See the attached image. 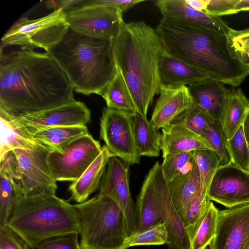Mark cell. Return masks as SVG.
Returning a JSON list of instances; mask_svg holds the SVG:
<instances>
[{"label":"cell","instance_id":"6da1fadb","mask_svg":"<svg viewBox=\"0 0 249 249\" xmlns=\"http://www.w3.org/2000/svg\"><path fill=\"white\" fill-rule=\"evenodd\" d=\"M66 75L47 53L0 54V114L17 118L75 101Z\"/></svg>","mask_w":249,"mask_h":249},{"label":"cell","instance_id":"7a4b0ae2","mask_svg":"<svg viewBox=\"0 0 249 249\" xmlns=\"http://www.w3.org/2000/svg\"><path fill=\"white\" fill-rule=\"evenodd\" d=\"M156 30L166 52L211 79L238 87L249 74V70L231 52L227 37L164 17Z\"/></svg>","mask_w":249,"mask_h":249},{"label":"cell","instance_id":"3957f363","mask_svg":"<svg viewBox=\"0 0 249 249\" xmlns=\"http://www.w3.org/2000/svg\"><path fill=\"white\" fill-rule=\"evenodd\" d=\"M117 71L129 92L136 113L147 118L162 85L159 59L163 50L155 29L143 21L122 24L112 40Z\"/></svg>","mask_w":249,"mask_h":249},{"label":"cell","instance_id":"277c9868","mask_svg":"<svg viewBox=\"0 0 249 249\" xmlns=\"http://www.w3.org/2000/svg\"><path fill=\"white\" fill-rule=\"evenodd\" d=\"M46 52L79 93L102 96L117 73L110 40L89 36L69 28L61 40Z\"/></svg>","mask_w":249,"mask_h":249},{"label":"cell","instance_id":"5b68a950","mask_svg":"<svg viewBox=\"0 0 249 249\" xmlns=\"http://www.w3.org/2000/svg\"><path fill=\"white\" fill-rule=\"evenodd\" d=\"M7 225L31 249H37L48 238L80 231L75 205L55 195L20 197L15 202Z\"/></svg>","mask_w":249,"mask_h":249},{"label":"cell","instance_id":"8992f818","mask_svg":"<svg viewBox=\"0 0 249 249\" xmlns=\"http://www.w3.org/2000/svg\"><path fill=\"white\" fill-rule=\"evenodd\" d=\"M74 205L79 216L82 249H122L128 236L127 223L111 198L98 193Z\"/></svg>","mask_w":249,"mask_h":249},{"label":"cell","instance_id":"52a82bcc","mask_svg":"<svg viewBox=\"0 0 249 249\" xmlns=\"http://www.w3.org/2000/svg\"><path fill=\"white\" fill-rule=\"evenodd\" d=\"M51 152L48 147L41 145L31 150L14 149L0 159V167L10 173L22 196L55 195L56 181L47 162Z\"/></svg>","mask_w":249,"mask_h":249},{"label":"cell","instance_id":"ba28073f","mask_svg":"<svg viewBox=\"0 0 249 249\" xmlns=\"http://www.w3.org/2000/svg\"><path fill=\"white\" fill-rule=\"evenodd\" d=\"M69 28L62 9L35 19L21 18L1 37L0 50L16 46L23 50L41 48L47 52L61 40Z\"/></svg>","mask_w":249,"mask_h":249},{"label":"cell","instance_id":"9c48e42d","mask_svg":"<svg viewBox=\"0 0 249 249\" xmlns=\"http://www.w3.org/2000/svg\"><path fill=\"white\" fill-rule=\"evenodd\" d=\"M135 113L105 107L100 118V137L109 152L129 165L140 161L132 118Z\"/></svg>","mask_w":249,"mask_h":249},{"label":"cell","instance_id":"30bf717a","mask_svg":"<svg viewBox=\"0 0 249 249\" xmlns=\"http://www.w3.org/2000/svg\"><path fill=\"white\" fill-rule=\"evenodd\" d=\"M102 149L99 141L89 134L72 142L61 153L51 152L47 162L53 177L56 181H76Z\"/></svg>","mask_w":249,"mask_h":249},{"label":"cell","instance_id":"8fae6325","mask_svg":"<svg viewBox=\"0 0 249 249\" xmlns=\"http://www.w3.org/2000/svg\"><path fill=\"white\" fill-rule=\"evenodd\" d=\"M70 28L73 31L95 38L112 40L124 21L123 14L112 7L83 5L65 13Z\"/></svg>","mask_w":249,"mask_h":249},{"label":"cell","instance_id":"7c38bea8","mask_svg":"<svg viewBox=\"0 0 249 249\" xmlns=\"http://www.w3.org/2000/svg\"><path fill=\"white\" fill-rule=\"evenodd\" d=\"M129 165L117 157H111L101 179L99 193L109 197L119 206L125 217L128 236L136 232L138 225L136 205L129 189Z\"/></svg>","mask_w":249,"mask_h":249},{"label":"cell","instance_id":"4fadbf2b","mask_svg":"<svg viewBox=\"0 0 249 249\" xmlns=\"http://www.w3.org/2000/svg\"><path fill=\"white\" fill-rule=\"evenodd\" d=\"M7 119L20 132L27 135L46 128L64 126H85L90 121V112L82 102L69 104L17 118ZM30 136V135H29Z\"/></svg>","mask_w":249,"mask_h":249},{"label":"cell","instance_id":"5bb4252c","mask_svg":"<svg viewBox=\"0 0 249 249\" xmlns=\"http://www.w3.org/2000/svg\"><path fill=\"white\" fill-rule=\"evenodd\" d=\"M208 196L228 208L249 203V174L230 161L220 165L211 181Z\"/></svg>","mask_w":249,"mask_h":249},{"label":"cell","instance_id":"9a60e30c","mask_svg":"<svg viewBox=\"0 0 249 249\" xmlns=\"http://www.w3.org/2000/svg\"><path fill=\"white\" fill-rule=\"evenodd\" d=\"M209 249H249V203L219 210L216 234Z\"/></svg>","mask_w":249,"mask_h":249},{"label":"cell","instance_id":"2e32d148","mask_svg":"<svg viewBox=\"0 0 249 249\" xmlns=\"http://www.w3.org/2000/svg\"><path fill=\"white\" fill-rule=\"evenodd\" d=\"M156 5L164 18L181 21L227 37L231 28L219 17L191 7L185 0H159Z\"/></svg>","mask_w":249,"mask_h":249},{"label":"cell","instance_id":"e0dca14e","mask_svg":"<svg viewBox=\"0 0 249 249\" xmlns=\"http://www.w3.org/2000/svg\"><path fill=\"white\" fill-rule=\"evenodd\" d=\"M150 122L157 129L171 124L182 112L196 104L187 86L161 85Z\"/></svg>","mask_w":249,"mask_h":249},{"label":"cell","instance_id":"ac0fdd59","mask_svg":"<svg viewBox=\"0 0 249 249\" xmlns=\"http://www.w3.org/2000/svg\"><path fill=\"white\" fill-rule=\"evenodd\" d=\"M157 186L160 220L165 224L168 231L167 246L169 249H190L184 225L173 204L161 164L158 170Z\"/></svg>","mask_w":249,"mask_h":249},{"label":"cell","instance_id":"d6986e66","mask_svg":"<svg viewBox=\"0 0 249 249\" xmlns=\"http://www.w3.org/2000/svg\"><path fill=\"white\" fill-rule=\"evenodd\" d=\"M160 164L157 161L149 170L138 196L136 205L138 225L136 232L142 231L161 221L157 186Z\"/></svg>","mask_w":249,"mask_h":249},{"label":"cell","instance_id":"ffe728a7","mask_svg":"<svg viewBox=\"0 0 249 249\" xmlns=\"http://www.w3.org/2000/svg\"><path fill=\"white\" fill-rule=\"evenodd\" d=\"M159 69L161 84L168 87H189L210 78L198 69L170 55L164 49L160 55Z\"/></svg>","mask_w":249,"mask_h":249},{"label":"cell","instance_id":"44dd1931","mask_svg":"<svg viewBox=\"0 0 249 249\" xmlns=\"http://www.w3.org/2000/svg\"><path fill=\"white\" fill-rule=\"evenodd\" d=\"M161 129L162 157L168 154L189 153L199 149L213 151L203 137L181 124L172 123Z\"/></svg>","mask_w":249,"mask_h":249},{"label":"cell","instance_id":"7402d4cb","mask_svg":"<svg viewBox=\"0 0 249 249\" xmlns=\"http://www.w3.org/2000/svg\"><path fill=\"white\" fill-rule=\"evenodd\" d=\"M114 157L105 145L96 159L80 177L69 187L71 200L78 203L86 201L89 196L99 187L109 159Z\"/></svg>","mask_w":249,"mask_h":249},{"label":"cell","instance_id":"603a6c76","mask_svg":"<svg viewBox=\"0 0 249 249\" xmlns=\"http://www.w3.org/2000/svg\"><path fill=\"white\" fill-rule=\"evenodd\" d=\"M224 85L208 78L188 87L195 104L207 111L216 121L220 120L228 91Z\"/></svg>","mask_w":249,"mask_h":249},{"label":"cell","instance_id":"cb8c5ba5","mask_svg":"<svg viewBox=\"0 0 249 249\" xmlns=\"http://www.w3.org/2000/svg\"><path fill=\"white\" fill-rule=\"evenodd\" d=\"M249 110V100L241 89H228L219 120L225 140L230 139L242 125Z\"/></svg>","mask_w":249,"mask_h":249},{"label":"cell","instance_id":"d4e9b609","mask_svg":"<svg viewBox=\"0 0 249 249\" xmlns=\"http://www.w3.org/2000/svg\"><path fill=\"white\" fill-rule=\"evenodd\" d=\"M167 184L173 204L179 215L194 197L203 193L196 161L189 170Z\"/></svg>","mask_w":249,"mask_h":249},{"label":"cell","instance_id":"484cf974","mask_svg":"<svg viewBox=\"0 0 249 249\" xmlns=\"http://www.w3.org/2000/svg\"><path fill=\"white\" fill-rule=\"evenodd\" d=\"M219 210L210 202L196 220L185 227L190 249H206L216 234Z\"/></svg>","mask_w":249,"mask_h":249},{"label":"cell","instance_id":"4316f807","mask_svg":"<svg viewBox=\"0 0 249 249\" xmlns=\"http://www.w3.org/2000/svg\"><path fill=\"white\" fill-rule=\"evenodd\" d=\"M132 126L137 152L140 156L158 157L161 150L162 135L149 121L137 113L132 118Z\"/></svg>","mask_w":249,"mask_h":249},{"label":"cell","instance_id":"83f0119b","mask_svg":"<svg viewBox=\"0 0 249 249\" xmlns=\"http://www.w3.org/2000/svg\"><path fill=\"white\" fill-rule=\"evenodd\" d=\"M89 134L86 125L64 126L46 128L29 135L52 152L61 153L72 142Z\"/></svg>","mask_w":249,"mask_h":249},{"label":"cell","instance_id":"f1b7e54d","mask_svg":"<svg viewBox=\"0 0 249 249\" xmlns=\"http://www.w3.org/2000/svg\"><path fill=\"white\" fill-rule=\"evenodd\" d=\"M0 159L15 149L31 150L43 145L30 136L23 134L3 116L0 115Z\"/></svg>","mask_w":249,"mask_h":249},{"label":"cell","instance_id":"f546056e","mask_svg":"<svg viewBox=\"0 0 249 249\" xmlns=\"http://www.w3.org/2000/svg\"><path fill=\"white\" fill-rule=\"evenodd\" d=\"M21 196L11 175L0 167V226L7 225L16 200Z\"/></svg>","mask_w":249,"mask_h":249},{"label":"cell","instance_id":"4dcf8cb0","mask_svg":"<svg viewBox=\"0 0 249 249\" xmlns=\"http://www.w3.org/2000/svg\"><path fill=\"white\" fill-rule=\"evenodd\" d=\"M102 96L109 108L136 113L127 88L117 71Z\"/></svg>","mask_w":249,"mask_h":249},{"label":"cell","instance_id":"1f68e13d","mask_svg":"<svg viewBox=\"0 0 249 249\" xmlns=\"http://www.w3.org/2000/svg\"><path fill=\"white\" fill-rule=\"evenodd\" d=\"M168 243L167 227L164 222L160 221L142 231L135 232L128 236L122 249L140 246L167 245Z\"/></svg>","mask_w":249,"mask_h":249},{"label":"cell","instance_id":"d6a6232c","mask_svg":"<svg viewBox=\"0 0 249 249\" xmlns=\"http://www.w3.org/2000/svg\"><path fill=\"white\" fill-rule=\"evenodd\" d=\"M193 155L200 174L203 194L209 198L211 181L220 165L219 159L215 153L210 149L197 150L193 152Z\"/></svg>","mask_w":249,"mask_h":249},{"label":"cell","instance_id":"836d02e7","mask_svg":"<svg viewBox=\"0 0 249 249\" xmlns=\"http://www.w3.org/2000/svg\"><path fill=\"white\" fill-rule=\"evenodd\" d=\"M225 147L230 161L249 174V147L241 125L230 139L225 140Z\"/></svg>","mask_w":249,"mask_h":249},{"label":"cell","instance_id":"e575fe53","mask_svg":"<svg viewBox=\"0 0 249 249\" xmlns=\"http://www.w3.org/2000/svg\"><path fill=\"white\" fill-rule=\"evenodd\" d=\"M214 121L207 111L195 105L180 114L172 123L181 124L193 132L202 136Z\"/></svg>","mask_w":249,"mask_h":249},{"label":"cell","instance_id":"d590c367","mask_svg":"<svg viewBox=\"0 0 249 249\" xmlns=\"http://www.w3.org/2000/svg\"><path fill=\"white\" fill-rule=\"evenodd\" d=\"M193 152L168 154L162 157L161 170L167 183L192 168L195 162Z\"/></svg>","mask_w":249,"mask_h":249},{"label":"cell","instance_id":"8d00e7d4","mask_svg":"<svg viewBox=\"0 0 249 249\" xmlns=\"http://www.w3.org/2000/svg\"><path fill=\"white\" fill-rule=\"evenodd\" d=\"M227 43L232 54L249 70V29L230 30Z\"/></svg>","mask_w":249,"mask_h":249},{"label":"cell","instance_id":"74e56055","mask_svg":"<svg viewBox=\"0 0 249 249\" xmlns=\"http://www.w3.org/2000/svg\"><path fill=\"white\" fill-rule=\"evenodd\" d=\"M201 136L207 141L218 157L220 165L227 164L230 159L225 147V139L219 121L214 120Z\"/></svg>","mask_w":249,"mask_h":249},{"label":"cell","instance_id":"f35d334b","mask_svg":"<svg viewBox=\"0 0 249 249\" xmlns=\"http://www.w3.org/2000/svg\"><path fill=\"white\" fill-rule=\"evenodd\" d=\"M210 200L201 193L189 203L185 210L179 214L184 228L194 223L204 211Z\"/></svg>","mask_w":249,"mask_h":249},{"label":"cell","instance_id":"ab89813d","mask_svg":"<svg viewBox=\"0 0 249 249\" xmlns=\"http://www.w3.org/2000/svg\"><path fill=\"white\" fill-rule=\"evenodd\" d=\"M78 234L71 233L48 238L40 242L37 249H82Z\"/></svg>","mask_w":249,"mask_h":249},{"label":"cell","instance_id":"60d3db41","mask_svg":"<svg viewBox=\"0 0 249 249\" xmlns=\"http://www.w3.org/2000/svg\"><path fill=\"white\" fill-rule=\"evenodd\" d=\"M27 243L7 225L0 226V249H30Z\"/></svg>","mask_w":249,"mask_h":249},{"label":"cell","instance_id":"b9f144b4","mask_svg":"<svg viewBox=\"0 0 249 249\" xmlns=\"http://www.w3.org/2000/svg\"><path fill=\"white\" fill-rule=\"evenodd\" d=\"M239 0H207L204 12L214 17L237 13L235 6Z\"/></svg>","mask_w":249,"mask_h":249},{"label":"cell","instance_id":"7bdbcfd3","mask_svg":"<svg viewBox=\"0 0 249 249\" xmlns=\"http://www.w3.org/2000/svg\"><path fill=\"white\" fill-rule=\"evenodd\" d=\"M144 1L143 0H88V3L90 4L112 7L123 14L129 9Z\"/></svg>","mask_w":249,"mask_h":249},{"label":"cell","instance_id":"ee69618b","mask_svg":"<svg viewBox=\"0 0 249 249\" xmlns=\"http://www.w3.org/2000/svg\"><path fill=\"white\" fill-rule=\"evenodd\" d=\"M186 2L193 8L204 12L207 5V0H185Z\"/></svg>","mask_w":249,"mask_h":249},{"label":"cell","instance_id":"f6af8a7d","mask_svg":"<svg viewBox=\"0 0 249 249\" xmlns=\"http://www.w3.org/2000/svg\"><path fill=\"white\" fill-rule=\"evenodd\" d=\"M242 126L245 139L249 147V110L247 113Z\"/></svg>","mask_w":249,"mask_h":249},{"label":"cell","instance_id":"bcb514c9","mask_svg":"<svg viewBox=\"0 0 249 249\" xmlns=\"http://www.w3.org/2000/svg\"><path fill=\"white\" fill-rule=\"evenodd\" d=\"M235 9L237 13L242 11H249V0H239Z\"/></svg>","mask_w":249,"mask_h":249}]
</instances>
